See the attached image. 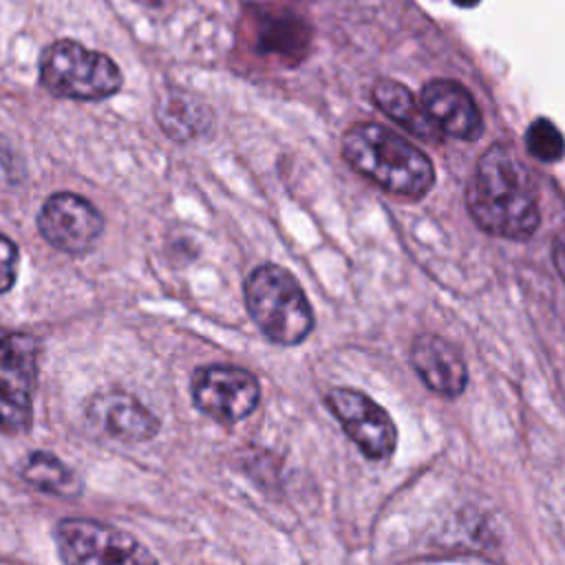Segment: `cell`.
Returning <instances> with one entry per match:
<instances>
[{"mask_svg":"<svg viewBox=\"0 0 565 565\" xmlns=\"http://www.w3.org/2000/svg\"><path fill=\"white\" fill-rule=\"evenodd\" d=\"M466 205L483 232L501 238L525 241L541 223L536 181L505 143H494L479 157L466 188Z\"/></svg>","mask_w":565,"mask_h":565,"instance_id":"cell-1","label":"cell"},{"mask_svg":"<svg viewBox=\"0 0 565 565\" xmlns=\"http://www.w3.org/2000/svg\"><path fill=\"white\" fill-rule=\"evenodd\" d=\"M342 157L358 174L397 196L419 199L435 183L430 159L382 124H353L342 137Z\"/></svg>","mask_w":565,"mask_h":565,"instance_id":"cell-2","label":"cell"},{"mask_svg":"<svg viewBox=\"0 0 565 565\" xmlns=\"http://www.w3.org/2000/svg\"><path fill=\"white\" fill-rule=\"evenodd\" d=\"M245 307L267 340L294 347L313 329V309L300 282L280 265H258L243 287Z\"/></svg>","mask_w":565,"mask_h":565,"instance_id":"cell-3","label":"cell"},{"mask_svg":"<svg viewBox=\"0 0 565 565\" xmlns=\"http://www.w3.org/2000/svg\"><path fill=\"white\" fill-rule=\"evenodd\" d=\"M119 66L75 40H57L40 55V84L55 97L97 102L121 88Z\"/></svg>","mask_w":565,"mask_h":565,"instance_id":"cell-4","label":"cell"},{"mask_svg":"<svg viewBox=\"0 0 565 565\" xmlns=\"http://www.w3.org/2000/svg\"><path fill=\"white\" fill-rule=\"evenodd\" d=\"M53 539L60 558L68 565L157 563L132 534L93 519H62Z\"/></svg>","mask_w":565,"mask_h":565,"instance_id":"cell-5","label":"cell"},{"mask_svg":"<svg viewBox=\"0 0 565 565\" xmlns=\"http://www.w3.org/2000/svg\"><path fill=\"white\" fill-rule=\"evenodd\" d=\"M38 344L24 333L0 335V430L24 433L33 422Z\"/></svg>","mask_w":565,"mask_h":565,"instance_id":"cell-6","label":"cell"},{"mask_svg":"<svg viewBox=\"0 0 565 565\" xmlns=\"http://www.w3.org/2000/svg\"><path fill=\"white\" fill-rule=\"evenodd\" d=\"M190 391L194 406L223 424L245 419L260 402L256 375L236 364L199 366L192 373Z\"/></svg>","mask_w":565,"mask_h":565,"instance_id":"cell-7","label":"cell"},{"mask_svg":"<svg viewBox=\"0 0 565 565\" xmlns=\"http://www.w3.org/2000/svg\"><path fill=\"white\" fill-rule=\"evenodd\" d=\"M324 402L366 459L384 461L393 455L397 446V428L375 399L355 388L335 386L327 393Z\"/></svg>","mask_w":565,"mask_h":565,"instance_id":"cell-8","label":"cell"},{"mask_svg":"<svg viewBox=\"0 0 565 565\" xmlns=\"http://www.w3.org/2000/svg\"><path fill=\"white\" fill-rule=\"evenodd\" d=\"M38 230L51 247L77 256L93 249L104 232V216L88 199L55 192L40 207Z\"/></svg>","mask_w":565,"mask_h":565,"instance_id":"cell-9","label":"cell"},{"mask_svg":"<svg viewBox=\"0 0 565 565\" xmlns=\"http://www.w3.org/2000/svg\"><path fill=\"white\" fill-rule=\"evenodd\" d=\"M86 419L95 430L124 444L148 441L161 428L159 417L146 404L119 388L95 393L86 404Z\"/></svg>","mask_w":565,"mask_h":565,"instance_id":"cell-10","label":"cell"},{"mask_svg":"<svg viewBox=\"0 0 565 565\" xmlns=\"http://www.w3.org/2000/svg\"><path fill=\"white\" fill-rule=\"evenodd\" d=\"M422 104L437 128L455 139L475 141L483 132L481 110L466 86L452 79H430L422 88Z\"/></svg>","mask_w":565,"mask_h":565,"instance_id":"cell-11","label":"cell"},{"mask_svg":"<svg viewBox=\"0 0 565 565\" xmlns=\"http://www.w3.org/2000/svg\"><path fill=\"white\" fill-rule=\"evenodd\" d=\"M411 364L419 380L441 397H457L468 382L466 362L455 344L435 333H422L413 340Z\"/></svg>","mask_w":565,"mask_h":565,"instance_id":"cell-12","label":"cell"},{"mask_svg":"<svg viewBox=\"0 0 565 565\" xmlns=\"http://www.w3.org/2000/svg\"><path fill=\"white\" fill-rule=\"evenodd\" d=\"M258 11L252 13L254 18V46L263 55H278L287 62H296L305 55L311 31L305 20L294 13L285 11Z\"/></svg>","mask_w":565,"mask_h":565,"instance_id":"cell-13","label":"cell"},{"mask_svg":"<svg viewBox=\"0 0 565 565\" xmlns=\"http://www.w3.org/2000/svg\"><path fill=\"white\" fill-rule=\"evenodd\" d=\"M373 102L375 106L391 117L395 124L406 128L411 135H415L422 141L435 143L441 137V130L424 108L422 99L417 97L399 82L395 79H377L373 84Z\"/></svg>","mask_w":565,"mask_h":565,"instance_id":"cell-14","label":"cell"},{"mask_svg":"<svg viewBox=\"0 0 565 565\" xmlns=\"http://www.w3.org/2000/svg\"><path fill=\"white\" fill-rule=\"evenodd\" d=\"M20 477L35 490L55 497H77L82 492V479L57 455L33 450L20 463Z\"/></svg>","mask_w":565,"mask_h":565,"instance_id":"cell-15","label":"cell"},{"mask_svg":"<svg viewBox=\"0 0 565 565\" xmlns=\"http://www.w3.org/2000/svg\"><path fill=\"white\" fill-rule=\"evenodd\" d=\"M157 119L161 121L163 132L179 141L201 132L199 108H194L185 97H166L157 106Z\"/></svg>","mask_w":565,"mask_h":565,"instance_id":"cell-16","label":"cell"},{"mask_svg":"<svg viewBox=\"0 0 565 565\" xmlns=\"http://www.w3.org/2000/svg\"><path fill=\"white\" fill-rule=\"evenodd\" d=\"M525 146L527 152L545 163H554L565 154V139L563 132L556 128L554 121L539 117L525 130Z\"/></svg>","mask_w":565,"mask_h":565,"instance_id":"cell-17","label":"cell"},{"mask_svg":"<svg viewBox=\"0 0 565 565\" xmlns=\"http://www.w3.org/2000/svg\"><path fill=\"white\" fill-rule=\"evenodd\" d=\"M18 267H20V252L18 245L0 234V294H7L15 278H18Z\"/></svg>","mask_w":565,"mask_h":565,"instance_id":"cell-18","label":"cell"},{"mask_svg":"<svg viewBox=\"0 0 565 565\" xmlns=\"http://www.w3.org/2000/svg\"><path fill=\"white\" fill-rule=\"evenodd\" d=\"M457 7H461V9H472V7H477L481 0H452Z\"/></svg>","mask_w":565,"mask_h":565,"instance_id":"cell-19","label":"cell"},{"mask_svg":"<svg viewBox=\"0 0 565 565\" xmlns=\"http://www.w3.org/2000/svg\"><path fill=\"white\" fill-rule=\"evenodd\" d=\"M137 2H141V4H146V7H159L163 0H137Z\"/></svg>","mask_w":565,"mask_h":565,"instance_id":"cell-20","label":"cell"}]
</instances>
